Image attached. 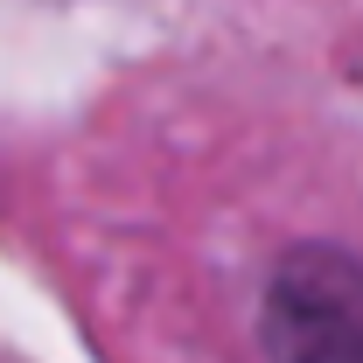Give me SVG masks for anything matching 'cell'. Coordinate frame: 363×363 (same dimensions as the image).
Segmentation results:
<instances>
[{
    "mask_svg": "<svg viewBox=\"0 0 363 363\" xmlns=\"http://www.w3.org/2000/svg\"><path fill=\"white\" fill-rule=\"evenodd\" d=\"M266 363H363V259L335 245H294L259 308Z\"/></svg>",
    "mask_w": 363,
    "mask_h": 363,
    "instance_id": "cell-1",
    "label": "cell"
}]
</instances>
